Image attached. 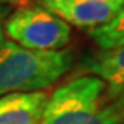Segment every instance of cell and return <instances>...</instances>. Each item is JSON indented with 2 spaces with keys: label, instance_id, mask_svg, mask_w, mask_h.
<instances>
[{
  "label": "cell",
  "instance_id": "obj_1",
  "mask_svg": "<svg viewBox=\"0 0 124 124\" xmlns=\"http://www.w3.org/2000/svg\"><path fill=\"white\" fill-rule=\"evenodd\" d=\"M75 64L72 49L34 51L14 42L0 46V97L11 93H34L52 87Z\"/></svg>",
  "mask_w": 124,
  "mask_h": 124
},
{
  "label": "cell",
  "instance_id": "obj_2",
  "mask_svg": "<svg viewBox=\"0 0 124 124\" xmlns=\"http://www.w3.org/2000/svg\"><path fill=\"white\" fill-rule=\"evenodd\" d=\"M106 93L102 79L78 76L48 97L39 124H121L114 103H106Z\"/></svg>",
  "mask_w": 124,
  "mask_h": 124
},
{
  "label": "cell",
  "instance_id": "obj_3",
  "mask_svg": "<svg viewBox=\"0 0 124 124\" xmlns=\"http://www.w3.org/2000/svg\"><path fill=\"white\" fill-rule=\"evenodd\" d=\"M5 36L23 48L34 51L64 49L72 38L70 25L42 5H24L9 14Z\"/></svg>",
  "mask_w": 124,
  "mask_h": 124
},
{
  "label": "cell",
  "instance_id": "obj_4",
  "mask_svg": "<svg viewBox=\"0 0 124 124\" xmlns=\"http://www.w3.org/2000/svg\"><path fill=\"white\" fill-rule=\"evenodd\" d=\"M39 5L69 25L93 30L111 23L124 8V0H39Z\"/></svg>",
  "mask_w": 124,
  "mask_h": 124
},
{
  "label": "cell",
  "instance_id": "obj_5",
  "mask_svg": "<svg viewBox=\"0 0 124 124\" xmlns=\"http://www.w3.org/2000/svg\"><path fill=\"white\" fill-rule=\"evenodd\" d=\"M78 72L102 79L109 97L114 99L124 88V43L84 55L79 61Z\"/></svg>",
  "mask_w": 124,
  "mask_h": 124
},
{
  "label": "cell",
  "instance_id": "obj_6",
  "mask_svg": "<svg viewBox=\"0 0 124 124\" xmlns=\"http://www.w3.org/2000/svg\"><path fill=\"white\" fill-rule=\"evenodd\" d=\"M48 94L11 93L0 97V124H39Z\"/></svg>",
  "mask_w": 124,
  "mask_h": 124
},
{
  "label": "cell",
  "instance_id": "obj_7",
  "mask_svg": "<svg viewBox=\"0 0 124 124\" xmlns=\"http://www.w3.org/2000/svg\"><path fill=\"white\" fill-rule=\"evenodd\" d=\"M91 39L96 42L99 49H109L124 43V8L118 12L115 18L93 30H88Z\"/></svg>",
  "mask_w": 124,
  "mask_h": 124
},
{
  "label": "cell",
  "instance_id": "obj_8",
  "mask_svg": "<svg viewBox=\"0 0 124 124\" xmlns=\"http://www.w3.org/2000/svg\"><path fill=\"white\" fill-rule=\"evenodd\" d=\"M11 6L8 5H0V46L6 42V36H5V30H3V24L6 21V18L11 14Z\"/></svg>",
  "mask_w": 124,
  "mask_h": 124
},
{
  "label": "cell",
  "instance_id": "obj_9",
  "mask_svg": "<svg viewBox=\"0 0 124 124\" xmlns=\"http://www.w3.org/2000/svg\"><path fill=\"white\" fill-rule=\"evenodd\" d=\"M112 103L115 106V109H117V114L120 115L121 121L124 123V88L112 99Z\"/></svg>",
  "mask_w": 124,
  "mask_h": 124
},
{
  "label": "cell",
  "instance_id": "obj_10",
  "mask_svg": "<svg viewBox=\"0 0 124 124\" xmlns=\"http://www.w3.org/2000/svg\"><path fill=\"white\" fill-rule=\"evenodd\" d=\"M29 3L30 0H0V5H8V6H24Z\"/></svg>",
  "mask_w": 124,
  "mask_h": 124
}]
</instances>
